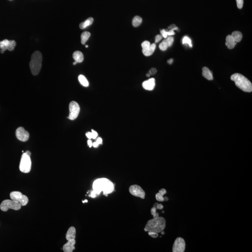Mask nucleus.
Segmentation results:
<instances>
[{"mask_svg":"<svg viewBox=\"0 0 252 252\" xmlns=\"http://www.w3.org/2000/svg\"><path fill=\"white\" fill-rule=\"evenodd\" d=\"M92 189L99 195L101 192L103 195L108 196V194L112 193L115 190V185L110 180L105 178L98 179L92 184Z\"/></svg>","mask_w":252,"mask_h":252,"instance_id":"1","label":"nucleus"},{"mask_svg":"<svg viewBox=\"0 0 252 252\" xmlns=\"http://www.w3.org/2000/svg\"><path fill=\"white\" fill-rule=\"evenodd\" d=\"M166 221L164 218L158 217L148 221L144 230L145 232H153L158 233L164 231Z\"/></svg>","mask_w":252,"mask_h":252,"instance_id":"2","label":"nucleus"},{"mask_svg":"<svg viewBox=\"0 0 252 252\" xmlns=\"http://www.w3.org/2000/svg\"><path fill=\"white\" fill-rule=\"evenodd\" d=\"M231 80L234 81L238 88L245 92L252 91V84L251 82L243 75L240 73H234L231 76Z\"/></svg>","mask_w":252,"mask_h":252,"instance_id":"3","label":"nucleus"},{"mask_svg":"<svg viewBox=\"0 0 252 252\" xmlns=\"http://www.w3.org/2000/svg\"><path fill=\"white\" fill-rule=\"evenodd\" d=\"M42 57L40 51H36L32 54L30 62V71L33 75L36 76L40 72L42 67Z\"/></svg>","mask_w":252,"mask_h":252,"instance_id":"4","label":"nucleus"},{"mask_svg":"<svg viewBox=\"0 0 252 252\" xmlns=\"http://www.w3.org/2000/svg\"><path fill=\"white\" fill-rule=\"evenodd\" d=\"M31 168V161L30 156L27 155L25 152L22 156L20 161L19 169L20 171L24 173L30 172Z\"/></svg>","mask_w":252,"mask_h":252,"instance_id":"5","label":"nucleus"},{"mask_svg":"<svg viewBox=\"0 0 252 252\" xmlns=\"http://www.w3.org/2000/svg\"><path fill=\"white\" fill-rule=\"evenodd\" d=\"M22 206L19 203L13 200H5L0 205V209L3 212H7L9 209L18 211L21 208Z\"/></svg>","mask_w":252,"mask_h":252,"instance_id":"6","label":"nucleus"},{"mask_svg":"<svg viewBox=\"0 0 252 252\" xmlns=\"http://www.w3.org/2000/svg\"><path fill=\"white\" fill-rule=\"evenodd\" d=\"M11 199L16 201L21 204L22 206H25L29 202L28 197L23 195L20 191H12L10 193Z\"/></svg>","mask_w":252,"mask_h":252,"instance_id":"7","label":"nucleus"},{"mask_svg":"<svg viewBox=\"0 0 252 252\" xmlns=\"http://www.w3.org/2000/svg\"><path fill=\"white\" fill-rule=\"evenodd\" d=\"M69 116L68 119L70 120H74L77 117L80 112V106L76 101H71L69 104Z\"/></svg>","mask_w":252,"mask_h":252,"instance_id":"8","label":"nucleus"},{"mask_svg":"<svg viewBox=\"0 0 252 252\" xmlns=\"http://www.w3.org/2000/svg\"><path fill=\"white\" fill-rule=\"evenodd\" d=\"M129 191L131 195L140 197L142 199L145 198V192L140 186L138 185H133L129 188Z\"/></svg>","mask_w":252,"mask_h":252,"instance_id":"9","label":"nucleus"},{"mask_svg":"<svg viewBox=\"0 0 252 252\" xmlns=\"http://www.w3.org/2000/svg\"><path fill=\"white\" fill-rule=\"evenodd\" d=\"M185 242L183 239L181 237H179L176 239L172 248V251L173 252H185Z\"/></svg>","mask_w":252,"mask_h":252,"instance_id":"10","label":"nucleus"},{"mask_svg":"<svg viewBox=\"0 0 252 252\" xmlns=\"http://www.w3.org/2000/svg\"><path fill=\"white\" fill-rule=\"evenodd\" d=\"M15 135L18 140L23 142L27 141L30 137L29 132L22 127L16 129Z\"/></svg>","mask_w":252,"mask_h":252,"instance_id":"11","label":"nucleus"},{"mask_svg":"<svg viewBox=\"0 0 252 252\" xmlns=\"http://www.w3.org/2000/svg\"><path fill=\"white\" fill-rule=\"evenodd\" d=\"M155 79L151 78L148 80L144 81L142 83V86L144 89L148 91H152L153 90L156 86Z\"/></svg>","mask_w":252,"mask_h":252,"instance_id":"12","label":"nucleus"},{"mask_svg":"<svg viewBox=\"0 0 252 252\" xmlns=\"http://www.w3.org/2000/svg\"><path fill=\"white\" fill-rule=\"evenodd\" d=\"M76 241L75 239L68 241L64 245L63 247V250L65 252H72L75 249V245Z\"/></svg>","mask_w":252,"mask_h":252,"instance_id":"13","label":"nucleus"},{"mask_svg":"<svg viewBox=\"0 0 252 252\" xmlns=\"http://www.w3.org/2000/svg\"><path fill=\"white\" fill-rule=\"evenodd\" d=\"M237 42L231 35H228L226 38V45L229 49H232L234 48Z\"/></svg>","mask_w":252,"mask_h":252,"instance_id":"14","label":"nucleus"},{"mask_svg":"<svg viewBox=\"0 0 252 252\" xmlns=\"http://www.w3.org/2000/svg\"><path fill=\"white\" fill-rule=\"evenodd\" d=\"M156 48V44H153L145 49H142V53L145 56H150L152 55Z\"/></svg>","mask_w":252,"mask_h":252,"instance_id":"15","label":"nucleus"},{"mask_svg":"<svg viewBox=\"0 0 252 252\" xmlns=\"http://www.w3.org/2000/svg\"><path fill=\"white\" fill-rule=\"evenodd\" d=\"M76 229L73 226H71L68 230L66 234V239L67 241L75 239L76 237Z\"/></svg>","mask_w":252,"mask_h":252,"instance_id":"16","label":"nucleus"},{"mask_svg":"<svg viewBox=\"0 0 252 252\" xmlns=\"http://www.w3.org/2000/svg\"><path fill=\"white\" fill-rule=\"evenodd\" d=\"M202 75L207 80H212L214 79L212 72L206 67L203 68Z\"/></svg>","mask_w":252,"mask_h":252,"instance_id":"17","label":"nucleus"},{"mask_svg":"<svg viewBox=\"0 0 252 252\" xmlns=\"http://www.w3.org/2000/svg\"><path fill=\"white\" fill-rule=\"evenodd\" d=\"M73 58L77 63L82 62L84 60V56L82 53L80 51H76L73 54Z\"/></svg>","mask_w":252,"mask_h":252,"instance_id":"18","label":"nucleus"},{"mask_svg":"<svg viewBox=\"0 0 252 252\" xmlns=\"http://www.w3.org/2000/svg\"><path fill=\"white\" fill-rule=\"evenodd\" d=\"M175 30H178V28L177 27H176L173 29H171L168 31H167L164 29H163L162 30H161V33L162 37L166 38H167L168 36H172V35H175V33L174 31Z\"/></svg>","mask_w":252,"mask_h":252,"instance_id":"19","label":"nucleus"},{"mask_svg":"<svg viewBox=\"0 0 252 252\" xmlns=\"http://www.w3.org/2000/svg\"><path fill=\"white\" fill-rule=\"evenodd\" d=\"M9 44V40L5 39L2 41L0 42V49L1 53H3L5 51L8 50Z\"/></svg>","mask_w":252,"mask_h":252,"instance_id":"20","label":"nucleus"},{"mask_svg":"<svg viewBox=\"0 0 252 252\" xmlns=\"http://www.w3.org/2000/svg\"><path fill=\"white\" fill-rule=\"evenodd\" d=\"M93 22H94V18H89L84 22L80 23V28L81 29H85L92 24Z\"/></svg>","mask_w":252,"mask_h":252,"instance_id":"21","label":"nucleus"},{"mask_svg":"<svg viewBox=\"0 0 252 252\" xmlns=\"http://www.w3.org/2000/svg\"><path fill=\"white\" fill-rule=\"evenodd\" d=\"M232 36L236 42H240L242 38V34L240 31H235L232 33Z\"/></svg>","mask_w":252,"mask_h":252,"instance_id":"22","label":"nucleus"},{"mask_svg":"<svg viewBox=\"0 0 252 252\" xmlns=\"http://www.w3.org/2000/svg\"><path fill=\"white\" fill-rule=\"evenodd\" d=\"M91 34L88 31H85L82 33L81 35V43L82 44H85L86 42L88 41V39L90 38Z\"/></svg>","mask_w":252,"mask_h":252,"instance_id":"23","label":"nucleus"},{"mask_svg":"<svg viewBox=\"0 0 252 252\" xmlns=\"http://www.w3.org/2000/svg\"><path fill=\"white\" fill-rule=\"evenodd\" d=\"M142 21V18L140 16H135L133 19V25L135 27H137L141 24Z\"/></svg>","mask_w":252,"mask_h":252,"instance_id":"24","label":"nucleus"},{"mask_svg":"<svg viewBox=\"0 0 252 252\" xmlns=\"http://www.w3.org/2000/svg\"><path fill=\"white\" fill-rule=\"evenodd\" d=\"M78 79H79V82L81 84V85H82L83 86H85V87H88L89 86L88 81L84 75H79Z\"/></svg>","mask_w":252,"mask_h":252,"instance_id":"25","label":"nucleus"},{"mask_svg":"<svg viewBox=\"0 0 252 252\" xmlns=\"http://www.w3.org/2000/svg\"><path fill=\"white\" fill-rule=\"evenodd\" d=\"M183 44H188L190 47H192V45L191 43V39L189 38L188 36H185L183 37Z\"/></svg>","mask_w":252,"mask_h":252,"instance_id":"26","label":"nucleus"},{"mask_svg":"<svg viewBox=\"0 0 252 252\" xmlns=\"http://www.w3.org/2000/svg\"><path fill=\"white\" fill-rule=\"evenodd\" d=\"M164 41L167 44L168 47H170L173 43L174 38L172 36H169L167 38L164 40Z\"/></svg>","mask_w":252,"mask_h":252,"instance_id":"27","label":"nucleus"},{"mask_svg":"<svg viewBox=\"0 0 252 252\" xmlns=\"http://www.w3.org/2000/svg\"><path fill=\"white\" fill-rule=\"evenodd\" d=\"M16 42L14 40H10L9 41V48L8 50L9 51H12L15 49V46H16Z\"/></svg>","mask_w":252,"mask_h":252,"instance_id":"28","label":"nucleus"},{"mask_svg":"<svg viewBox=\"0 0 252 252\" xmlns=\"http://www.w3.org/2000/svg\"><path fill=\"white\" fill-rule=\"evenodd\" d=\"M159 47L160 50H162V51H166L167 49L168 48L167 44L164 41L159 44Z\"/></svg>","mask_w":252,"mask_h":252,"instance_id":"29","label":"nucleus"},{"mask_svg":"<svg viewBox=\"0 0 252 252\" xmlns=\"http://www.w3.org/2000/svg\"><path fill=\"white\" fill-rule=\"evenodd\" d=\"M156 210H157V209H156V207H154V206H153V207L151 209V214L153 216V218L159 217V214L156 212Z\"/></svg>","mask_w":252,"mask_h":252,"instance_id":"30","label":"nucleus"},{"mask_svg":"<svg viewBox=\"0 0 252 252\" xmlns=\"http://www.w3.org/2000/svg\"><path fill=\"white\" fill-rule=\"evenodd\" d=\"M156 199L157 200V201H160V202H164V196L161 195V194L159 193V192L156 194Z\"/></svg>","mask_w":252,"mask_h":252,"instance_id":"31","label":"nucleus"},{"mask_svg":"<svg viewBox=\"0 0 252 252\" xmlns=\"http://www.w3.org/2000/svg\"><path fill=\"white\" fill-rule=\"evenodd\" d=\"M150 42L148 41H145L144 42H142V44H141V47H142V49H145L147 48L150 45Z\"/></svg>","mask_w":252,"mask_h":252,"instance_id":"32","label":"nucleus"},{"mask_svg":"<svg viewBox=\"0 0 252 252\" xmlns=\"http://www.w3.org/2000/svg\"><path fill=\"white\" fill-rule=\"evenodd\" d=\"M237 7L239 9H242L243 6V0H236Z\"/></svg>","mask_w":252,"mask_h":252,"instance_id":"33","label":"nucleus"},{"mask_svg":"<svg viewBox=\"0 0 252 252\" xmlns=\"http://www.w3.org/2000/svg\"><path fill=\"white\" fill-rule=\"evenodd\" d=\"M148 234H149L150 236H151V237H152L153 238H157L158 236V233L153 232H148Z\"/></svg>","mask_w":252,"mask_h":252,"instance_id":"34","label":"nucleus"},{"mask_svg":"<svg viewBox=\"0 0 252 252\" xmlns=\"http://www.w3.org/2000/svg\"><path fill=\"white\" fill-rule=\"evenodd\" d=\"M153 206L156 207V209H159V210H162V209L164 208V206H162V204H159V203H156Z\"/></svg>","mask_w":252,"mask_h":252,"instance_id":"35","label":"nucleus"},{"mask_svg":"<svg viewBox=\"0 0 252 252\" xmlns=\"http://www.w3.org/2000/svg\"><path fill=\"white\" fill-rule=\"evenodd\" d=\"M92 139H96L98 137V133L96 131L92 129Z\"/></svg>","mask_w":252,"mask_h":252,"instance_id":"36","label":"nucleus"},{"mask_svg":"<svg viewBox=\"0 0 252 252\" xmlns=\"http://www.w3.org/2000/svg\"><path fill=\"white\" fill-rule=\"evenodd\" d=\"M157 73V70L155 68H151L149 71V73L150 75H155V74Z\"/></svg>","mask_w":252,"mask_h":252,"instance_id":"37","label":"nucleus"},{"mask_svg":"<svg viewBox=\"0 0 252 252\" xmlns=\"http://www.w3.org/2000/svg\"><path fill=\"white\" fill-rule=\"evenodd\" d=\"M162 35H158L156 36V39H155V43L158 42L162 39Z\"/></svg>","mask_w":252,"mask_h":252,"instance_id":"38","label":"nucleus"},{"mask_svg":"<svg viewBox=\"0 0 252 252\" xmlns=\"http://www.w3.org/2000/svg\"><path fill=\"white\" fill-rule=\"evenodd\" d=\"M159 193L161 194V195H162V196H164L167 193V191L165 189H162L161 190H159Z\"/></svg>","mask_w":252,"mask_h":252,"instance_id":"39","label":"nucleus"},{"mask_svg":"<svg viewBox=\"0 0 252 252\" xmlns=\"http://www.w3.org/2000/svg\"><path fill=\"white\" fill-rule=\"evenodd\" d=\"M96 142L99 145L101 144H102V139L100 137H98L96 139Z\"/></svg>","mask_w":252,"mask_h":252,"instance_id":"40","label":"nucleus"},{"mask_svg":"<svg viewBox=\"0 0 252 252\" xmlns=\"http://www.w3.org/2000/svg\"><path fill=\"white\" fill-rule=\"evenodd\" d=\"M86 137H87L89 139H92V132H88L86 133Z\"/></svg>","mask_w":252,"mask_h":252,"instance_id":"41","label":"nucleus"},{"mask_svg":"<svg viewBox=\"0 0 252 252\" xmlns=\"http://www.w3.org/2000/svg\"><path fill=\"white\" fill-rule=\"evenodd\" d=\"M97 196V195L96 194V192L94 191V190L91 191V195H90V196H91L92 198H94V197H96Z\"/></svg>","mask_w":252,"mask_h":252,"instance_id":"42","label":"nucleus"},{"mask_svg":"<svg viewBox=\"0 0 252 252\" xmlns=\"http://www.w3.org/2000/svg\"><path fill=\"white\" fill-rule=\"evenodd\" d=\"M88 145L89 147L90 148H91L92 146V141L91 140H90V139H89L88 141Z\"/></svg>","mask_w":252,"mask_h":252,"instance_id":"43","label":"nucleus"},{"mask_svg":"<svg viewBox=\"0 0 252 252\" xmlns=\"http://www.w3.org/2000/svg\"><path fill=\"white\" fill-rule=\"evenodd\" d=\"M99 144L95 141V142H93L92 143V146L94 147V148H97L98 146H99Z\"/></svg>","mask_w":252,"mask_h":252,"instance_id":"44","label":"nucleus"},{"mask_svg":"<svg viewBox=\"0 0 252 252\" xmlns=\"http://www.w3.org/2000/svg\"><path fill=\"white\" fill-rule=\"evenodd\" d=\"M176 27V25L173 24H171V25H170V26L168 27V29L171 30V29H173V28Z\"/></svg>","mask_w":252,"mask_h":252,"instance_id":"45","label":"nucleus"},{"mask_svg":"<svg viewBox=\"0 0 252 252\" xmlns=\"http://www.w3.org/2000/svg\"><path fill=\"white\" fill-rule=\"evenodd\" d=\"M173 61V59H170L169 60H168V63L169 64H172Z\"/></svg>","mask_w":252,"mask_h":252,"instance_id":"46","label":"nucleus"},{"mask_svg":"<svg viewBox=\"0 0 252 252\" xmlns=\"http://www.w3.org/2000/svg\"><path fill=\"white\" fill-rule=\"evenodd\" d=\"M25 153L27 155H28L29 156H30V155H31V152H30V151H29V150H28V151H26L25 152Z\"/></svg>","mask_w":252,"mask_h":252,"instance_id":"47","label":"nucleus"},{"mask_svg":"<svg viewBox=\"0 0 252 252\" xmlns=\"http://www.w3.org/2000/svg\"><path fill=\"white\" fill-rule=\"evenodd\" d=\"M164 201H168V199L167 197H164Z\"/></svg>","mask_w":252,"mask_h":252,"instance_id":"48","label":"nucleus"},{"mask_svg":"<svg viewBox=\"0 0 252 252\" xmlns=\"http://www.w3.org/2000/svg\"><path fill=\"white\" fill-rule=\"evenodd\" d=\"M82 202L83 203H88V200H86V199L85 200H84V201H82Z\"/></svg>","mask_w":252,"mask_h":252,"instance_id":"49","label":"nucleus"},{"mask_svg":"<svg viewBox=\"0 0 252 252\" xmlns=\"http://www.w3.org/2000/svg\"><path fill=\"white\" fill-rule=\"evenodd\" d=\"M146 76H147V77H150V73H148L146 74Z\"/></svg>","mask_w":252,"mask_h":252,"instance_id":"50","label":"nucleus"},{"mask_svg":"<svg viewBox=\"0 0 252 252\" xmlns=\"http://www.w3.org/2000/svg\"><path fill=\"white\" fill-rule=\"evenodd\" d=\"M161 234L162 235H164L165 234L164 232V231H162V232H161Z\"/></svg>","mask_w":252,"mask_h":252,"instance_id":"51","label":"nucleus"},{"mask_svg":"<svg viewBox=\"0 0 252 252\" xmlns=\"http://www.w3.org/2000/svg\"><path fill=\"white\" fill-rule=\"evenodd\" d=\"M77 64V63L75 61V62L73 63V65H76Z\"/></svg>","mask_w":252,"mask_h":252,"instance_id":"52","label":"nucleus"},{"mask_svg":"<svg viewBox=\"0 0 252 252\" xmlns=\"http://www.w3.org/2000/svg\"><path fill=\"white\" fill-rule=\"evenodd\" d=\"M88 45H86V47L88 48Z\"/></svg>","mask_w":252,"mask_h":252,"instance_id":"53","label":"nucleus"}]
</instances>
